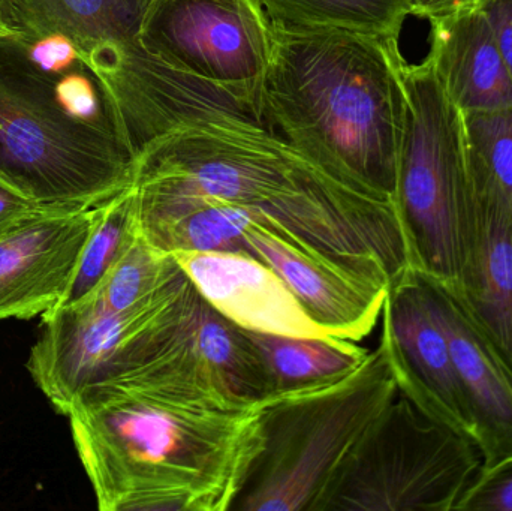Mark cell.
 Instances as JSON below:
<instances>
[{
	"label": "cell",
	"instance_id": "cell-22",
	"mask_svg": "<svg viewBox=\"0 0 512 511\" xmlns=\"http://www.w3.org/2000/svg\"><path fill=\"white\" fill-rule=\"evenodd\" d=\"M469 182L512 212V108L463 114Z\"/></svg>",
	"mask_w": 512,
	"mask_h": 511
},
{
	"label": "cell",
	"instance_id": "cell-23",
	"mask_svg": "<svg viewBox=\"0 0 512 511\" xmlns=\"http://www.w3.org/2000/svg\"><path fill=\"white\" fill-rule=\"evenodd\" d=\"M180 269L173 254L153 246L138 228L122 257L90 296L111 311H128L153 296Z\"/></svg>",
	"mask_w": 512,
	"mask_h": 511
},
{
	"label": "cell",
	"instance_id": "cell-4",
	"mask_svg": "<svg viewBox=\"0 0 512 511\" xmlns=\"http://www.w3.org/2000/svg\"><path fill=\"white\" fill-rule=\"evenodd\" d=\"M134 152L71 39L0 36V182L44 209L101 206L134 185Z\"/></svg>",
	"mask_w": 512,
	"mask_h": 511
},
{
	"label": "cell",
	"instance_id": "cell-9",
	"mask_svg": "<svg viewBox=\"0 0 512 511\" xmlns=\"http://www.w3.org/2000/svg\"><path fill=\"white\" fill-rule=\"evenodd\" d=\"M483 467L472 441L394 399L343 462L318 511H450Z\"/></svg>",
	"mask_w": 512,
	"mask_h": 511
},
{
	"label": "cell",
	"instance_id": "cell-5",
	"mask_svg": "<svg viewBox=\"0 0 512 511\" xmlns=\"http://www.w3.org/2000/svg\"><path fill=\"white\" fill-rule=\"evenodd\" d=\"M26 3L36 27L71 39L101 78L135 158L180 126L254 119V105L245 96L183 74L143 47L140 27L147 0Z\"/></svg>",
	"mask_w": 512,
	"mask_h": 511
},
{
	"label": "cell",
	"instance_id": "cell-21",
	"mask_svg": "<svg viewBox=\"0 0 512 511\" xmlns=\"http://www.w3.org/2000/svg\"><path fill=\"white\" fill-rule=\"evenodd\" d=\"M137 231V204L132 185L101 204L98 221L84 246L74 281L60 305L86 299L96 291Z\"/></svg>",
	"mask_w": 512,
	"mask_h": 511
},
{
	"label": "cell",
	"instance_id": "cell-19",
	"mask_svg": "<svg viewBox=\"0 0 512 511\" xmlns=\"http://www.w3.org/2000/svg\"><path fill=\"white\" fill-rule=\"evenodd\" d=\"M198 359L236 395L262 405L270 399V378L261 354L243 327L201 297L189 335Z\"/></svg>",
	"mask_w": 512,
	"mask_h": 511
},
{
	"label": "cell",
	"instance_id": "cell-14",
	"mask_svg": "<svg viewBox=\"0 0 512 511\" xmlns=\"http://www.w3.org/2000/svg\"><path fill=\"white\" fill-rule=\"evenodd\" d=\"M200 296L219 314L252 332L319 338L316 326L282 279L242 252H174Z\"/></svg>",
	"mask_w": 512,
	"mask_h": 511
},
{
	"label": "cell",
	"instance_id": "cell-20",
	"mask_svg": "<svg viewBox=\"0 0 512 511\" xmlns=\"http://www.w3.org/2000/svg\"><path fill=\"white\" fill-rule=\"evenodd\" d=\"M271 23L295 29L348 30L397 39L412 0H259Z\"/></svg>",
	"mask_w": 512,
	"mask_h": 511
},
{
	"label": "cell",
	"instance_id": "cell-28",
	"mask_svg": "<svg viewBox=\"0 0 512 511\" xmlns=\"http://www.w3.org/2000/svg\"><path fill=\"white\" fill-rule=\"evenodd\" d=\"M483 0H412L414 15L432 20L435 17L478 6Z\"/></svg>",
	"mask_w": 512,
	"mask_h": 511
},
{
	"label": "cell",
	"instance_id": "cell-16",
	"mask_svg": "<svg viewBox=\"0 0 512 511\" xmlns=\"http://www.w3.org/2000/svg\"><path fill=\"white\" fill-rule=\"evenodd\" d=\"M471 195L462 272L456 284L445 285L512 369V212L472 186Z\"/></svg>",
	"mask_w": 512,
	"mask_h": 511
},
{
	"label": "cell",
	"instance_id": "cell-24",
	"mask_svg": "<svg viewBox=\"0 0 512 511\" xmlns=\"http://www.w3.org/2000/svg\"><path fill=\"white\" fill-rule=\"evenodd\" d=\"M456 510L512 511V458L481 467Z\"/></svg>",
	"mask_w": 512,
	"mask_h": 511
},
{
	"label": "cell",
	"instance_id": "cell-13",
	"mask_svg": "<svg viewBox=\"0 0 512 511\" xmlns=\"http://www.w3.org/2000/svg\"><path fill=\"white\" fill-rule=\"evenodd\" d=\"M99 210H44L0 236V321L32 320L65 300Z\"/></svg>",
	"mask_w": 512,
	"mask_h": 511
},
{
	"label": "cell",
	"instance_id": "cell-25",
	"mask_svg": "<svg viewBox=\"0 0 512 511\" xmlns=\"http://www.w3.org/2000/svg\"><path fill=\"white\" fill-rule=\"evenodd\" d=\"M44 207L18 194L11 186L0 182V236L14 230L27 219L44 212Z\"/></svg>",
	"mask_w": 512,
	"mask_h": 511
},
{
	"label": "cell",
	"instance_id": "cell-3",
	"mask_svg": "<svg viewBox=\"0 0 512 511\" xmlns=\"http://www.w3.org/2000/svg\"><path fill=\"white\" fill-rule=\"evenodd\" d=\"M271 27L261 86L265 119L325 173L394 203L406 113L399 41L348 30Z\"/></svg>",
	"mask_w": 512,
	"mask_h": 511
},
{
	"label": "cell",
	"instance_id": "cell-10",
	"mask_svg": "<svg viewBox=\"0 0 512 511\" xmlns=\"http://www.w3.org/2000/svg\"><path fill=\"white\" fill-rule=\"evenodd\" d=\"M140 41L171 68L261 105L273 27L259 0H147Z\"/></svg>",
	"mask_w": 512,
	"mask_h": 511
},
{
	"label": "cell",
	"instance_id": "cell-26",
	"mask_svg": "<svg viewBox=\"0 0 512 511\" xmlns=\"http://www.w3.org/2000/svg\"><path fill=\"white\" fill-rule=\"evenodd\" d=\"M481 9L486 12L505 62L512 75V0H483Z\"/></svg>",
	"mask_w": 512,
	"mask_h": 511
},
{
	"label": "cell",
	"instance_id": "cell-12",
	"mask_svg": "<svg viewBox=\"0 0 512 511\" xmlns=\"http://www.w3.org/2000/svg\"><path fill=\"white\" fill-rule=\"evenodd\" d=\"M243 254L270 267L328 335L360 342L381 318L388 282L324 257L259 213L246 225Z\"/></svg>",
	"mask_w": 512,
	"mask_h": 511
},
{
	"label": "cell",
	"instance_id": "cell-2",
	"mask_svg": "<svg viewBox=\"0 0 512 511\" xmlns=\"http://www.w3.org/2000/svg\"><path fill=\"white\" fill-rule=\"evenodd\" d=\"M134 189L146 197L239 204L282 225L324 257L388 284L412 267L393 201L325 173L271 126H180L140 153Z\"/></svg>",
	"mask_w": 512,
	"mask_h": 511
},
{
	"label": "cell",
	"instance_id": "cell-1",
	"mask_svg": "<svg viewBox=\"0 0 512 511\" xmlns=\"http://www.w3.org/2000/svg\"><path fill=\"white\" fill-rule=\"evenodd\" d=\"M191 329L152 359L84 387L68 408L99 510L230 511L262 449L261 405L198 359Z\"/></svg>",
	"mask_w": 512,
	"mask_h": 511
},
{
	"label": "cell",
	"instance_id": "cell-6",
	"mask_svg": "<svg viewBox=\"0 0 512 511\" xmlns=\"http://www.w3.org/2000/svg\"><path fill=\"white\" fill-rule=\"evenodd\" d=\"M397 393L378 347L336 383L264 402L262 449L230 511H318L349 453Z\"/></svg>",
	"mask_w": 512,
	"mask_h": 511
},
{
	"label": "cell",
	"instance_id": "cell-17",
	"mask_svg": "<svg viewBox=\"0 0 512 511\" xmlns=\"http://www.w3.org/2000/svg\"><path fill=\"white\" fill-rule=\"evenodd\" d=\"M427 54L436 77L463 114L512 108V75L480 6L429 20Z\"/></svg>",
	"mask_w": 512,
	"mask_h": 511
},
{
	"label": "cell",
	"instance_id": "cell-27",
	"mask_svg": "<svg viewBox=\"0 0 512 511\" xmlns=\"http://www.w3.org/2000/svg\"><path fill=\"white\" fill-rule=\"evenodd\" d=\"M26 0H0V36L20 35L35 29Z\"/></svg>",
	"mask_w": 512,
	"mask_h": 511
},
{
	"label": "cell",
	"instance_id": "cell-11",
	"mask_svg": "<svg viewBox=\"0 0 512 511\" xmlns=\"http://www.w3.org/2000/svg\"><path fill=\"white\" fill-rule=\"evenodd\" d=\"M381 318L379 347L390 363L397 390L421 413L477 446L474 419L447 332L420 270L409 267L390 282Z\"/></svg>",
	"mask_w": 512,
	"mask_h": 511
},
{
	"label": "cell",
	"instance_id": "cell-7",
	"mask_svg": "<svg viewBox=\"0 0 512 511\" xmlns=\"http://www.w3.org/2000/svg\"><path fill=\"white\" fill-rule=\"evenodd\" d=\"M406 113L394 206L411 264L454 285L471 228L472 195L463 113L436 77L429 57L403 62Z\"/></svg>",
	"mask_w": 512,
	"mask_h": 511
},
{
	"label": "cell",
	"instance_id": "cell-18",
	"mask_svg": "<svg viewBox=\"0 0 512 511\" xmlns=\"http://www.w3.org/2000/svg\"><path fill=\"white\" fill-rule=\"evenodd\" d=\"M246 333L267 369L270 399L336 383L354 372L370 353L355 341L331 335L295 338L252 330Z\"/></svg>",
	"mask_w": 512,
	"mask_h": 511
},
{
	"label": "cell",
	"instance_id": "cell-15",
	"mask_svg": "<svg viewBox=\"0 0 512 511\" xmlns=\"http://www.w3.org/2000/svg\"><path fill=\"white\" fill-rule=\"evenodd\" d=\"M418 270V269H417ZM423 275L451 353L469 411L484 467L512 458V369L472 320L456 294Z\"/></svg>",
	"mask_w": 512,
	"mask_h": 511
},
{
	"label": "cell",
	"instance_id": "cell-8",
	"mask_svg": "<svg viewBox=\"0 0 512 511\" xmlns=\"http://www.w3.org/2000/svg\"><path fill=\"white\" fill-rule=\"evenodd\" d=\"M201 296L180 269L153 296L128 311H111L89 296L41 315L26 368L57 413L66 416L90 384L116 377L183 338Z\"/></svg>",
	"mask_w": 512,
	"mask_h": 511
}]
</instances>
